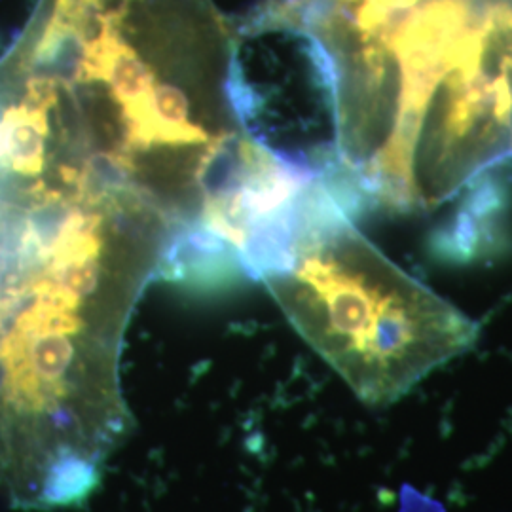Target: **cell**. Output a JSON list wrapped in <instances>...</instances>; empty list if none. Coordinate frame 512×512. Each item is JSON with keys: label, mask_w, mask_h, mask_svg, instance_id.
<instances>
[{"label": "cell", "mask_w": 512, "mask_h": 512, "mask_svg": "<svg viewBox=\"0 0 512 512\" xmlns=\"http://www.w3.org/2000/svg\"><path fill=\"white\" fill-rule=\"evenodd\" d=\"M349 209L340 192L319 190L298 224L291 264L266 283L357 399L389 406L473 349L480 329L366 241Z\"/></svg>", "instance_id": "cell-1"}, {"label": "cell", "mask_w": 512, "mask_h": 512, "mask_svg": "<svg viewBox=\"0 0 512 512\" xmlns=\"http://www.w3.org/2000/svg\"><path fill=\"white\" fill-rule=\"evenodd\" d=\"M512 160V6L427 95L404 152L401 209H437Z\"/></svg>", "instance_id": "cell-2"}, {"label": "cell", "mask_w": 512, "mask_h": 512, "mask_svg": "<svg viewBox=\"0 0 512 512\" xmlns=\"http://www.w3.org/2000/svg\"><path fill=\"white\" fill-rule=\"evenodd\" d=\"M507 2H509V4H511V6H512V0H507Z\"/></svg>", "instance_id": "cell-3"}]
</instances>
